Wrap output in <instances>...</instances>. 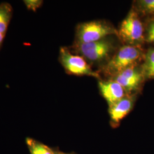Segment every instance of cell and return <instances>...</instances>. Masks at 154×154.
Returning <instances> with one entry per match:
<instances>
[{
    "mask_svg": "<svg viewBox=\"0 0 154 154\" xmlns=\"http://www.w3.org/2000/svg\"><path fill=\"white\" fill-rule=\"evenodd\" d=\"M144 53L142 47L123 45L107 61L103 68L105 75L112 78L130 67L140 65Z\"/></svg>",
    "mask_w": 154,
    "mask_h": 154,
    "instance_id": "1",
    "label": "cell"
},
{
    "mask_svg": "<svg viewBox=\"0 0 154 154\" xmlns=\"http://www.w3.org/2000/svg\"><path fill=\"white\" fill-rule=\"evenodd\" d=\"M118 36L127 45L142 47L145 42V28L138 12L132 8L122 22Z\"/></svg>",
    "mask_w": 154,
    "mask_h": 154,
    "instance_id": "2",
    "label": "cell"
},
{
    "mask_svg": "<svg viewBox=\"0 0 154 154\" xmlns=\"http://www.w3.org/2000/svg\"><path fill=\"white\" fill-rule=\"evenodd\" d=\"M114 34L118 35L117 30L105 21H91L84 22L77 26L75 45L98 41Z\"/></svg>",
    "mask_w": 154,
    "mask_h": 154,
    "instance_id": "3",
    "label": "cell"
},
{
    "mask_svg": "<svg viewBox=\"0 0 154 154\" xmlns=\"http://www.w3.org/2000/svg\"><path fill=\"white\" fill-rule=\"evenodd\" d=\"M75 48L85 60L93 63L109 61L114 50L112 41L109 37L87 44L75 45Z\"/></svg>",
    "mask_w": 154,
    "mask_h": 154,
    "instance_id": "4",
    "label": "cell"
},
{
    "mask_svg": "<svg viewBox=\"0 0 154 154\" xmlns=\"http://www.w3.org/2000/svg\"><path fill=\"white\" fill-rule=\"evenodd\" d=\"M59 59L65 71L69 74L78 76L87 75L98 79L100 78L99 74L94 71L83 57L73 54L66 47L61 48Z\"/></svg>",
    "mask_w": 154,
    "mask_h": 154,
    "instance_id": "5",
    "label": "cell"
},
{
    "mask_svg": "<svg viewBox=\"0 0 154 154\" xmlns=\"http://www.w3.org/2000/svg\"><path fill=\"white\" fill-rule=\"evenodd\" d=\"M111 79L121 85L127 95H137L142 90L146 80L141 65L130 67L112 77Z\"/></svg>",
    "mask_w": 154,
    "mask_h": 154,
    "instance_id": "6",
    "label": "cell"
},
{
    "mask_svg": "<svg viewBox=\"0 0 154 154\" xmlns=\"http://www.w3.org/2000/svg\"><path fill=\"white\" fill-rule=\"evenodd\" d=\"M137 95H126L116 103L109 106L111 125L114 127L119 126L122 120L133 109Z\"/></svg>",
    "mask_w": 154,
    "mask_h": 154,
    "instance_id": "7",
    "label": "cell"
},
{
    "mask_svg": "<svg viewBox=\"0 0 154 154\" xmlns=\"http://www.w3.org/2000/svg\"><path fill=\"white\" fill-rule=\"evenodd\" d=\"M98 86L101 95L109 106L116 103L127 95L121 85L111 79L109 81L99 80Z\"/></svg>",
    "mask_w": 154,
    "mask_h": 154,
    "instance_id": "8",
    "label": "cell"
},
{
    "mask_svg": "<svg viewBox=\"0 0 154 154\" xmlns=\"http://www.w3.org/2000/svg\"><path fill=\"white\" fill-rule=\"evenodd\" d=\"M141 67L146 80L154 79V48L145 52Z\"/></svg>",
    "mask_w": 154,
    "mask_h": 154,
    "instance_id": "9",
    "label": "cell"
},
{
    "mask_svg": "<svg viewBox=\"0 0 154 154\" xmlns=\"http://www.w3.org/2000/svg\"><path fill=\"white\" fill-rule=\"evenodd\" d=\"M13 15L12 6L7 2L0 4V33L5 34Z\"/></svg>",
    "mask_w": 154,
    "mask_h": 154,
    "instance_id": "10",
    "label": "cell"
},
{
    "mask_svg": "<svg viewBox=\"0 0 154 154\" xmlns=\"http://www.w3.org/2000/svg\"><path fill=\"white\" fill-rule=\"evenodd\" d=\"M26 142L30 154H55L56 150L33 138H27Z\"/></svg>",
    "mask_w": 154,
    "mask_h": 154,
    "instance_id": "11",
    "label": "cell"
},
{
    "mask_svg": "<svg viewBox=\"0 0 154 154\" xmlns=\"http://www.w3.org/2000/svg\"><path fill=\"white\" fill-rule=\"evenodd\" d=\"M135 11L138 13L154 16V0L138 1Z\"/></svg>",
    "mask_w": 154,
    "mask_h": 154,
    "instance_id": "12",
    "label": "cell"
},
{
    "mask_svg": "<svg viewBox=\"0 0 154 154\" xmlns=\"http://www.w3.org/2000/svg\"><path fill=\"white\" fill-rule=\"evenodd\" d=\"M145 28V42L154 46V17L149 20Z\"/></svg>",
    "mask_w": 154,
    "mask_h": 154,
    "instance_id": "13",
    "label": "cell"
},
{
    "mask_svg": "<svg viewBox=\"0 0 154 154\" xmlns=\"http://www.w3.org/2000/svg\"><path fill=\"white\" fill-rule=\"evenodd\" d=\"M23 2L28 10L33 11H36L42 4V1L40 0H28Z\"/></svg>",
    "mask_w": 154,
    "mask_h": 154,
    "instance_id": "14",
    "label": "cell"
},
{
    "mask_svg": "<svg viewBox=\"0 0 154 154\" xmlns=\"http://www.w3.org/2000/svg\"><path fill=\"white\" fill-rule=\"evenodd\" d=\"M5 34H2V33H0V48H1V45L2 44V42H3L4 39V37H5Z\"/></svg>",
    "mask_w": 154,
    "mask_h": 154,
    "instance_id": "15",
    "label": "cell"
},
{
    "mask_svg": "<svg viewBox=\"0 0 154 154\" xmlns=\"http://www.w3.org/2000/svg\"><path fill=\"white\" fill-rule=\"evenodd\" d=\"M55 154H72V153H65V152H61L60 151H58V150H56V152H55Z\"/></svg>",
    "mask_w": 154,
    "mask_h": 154,
    "instance_id": "16",
    "label": "cell"
}]
</instances>
